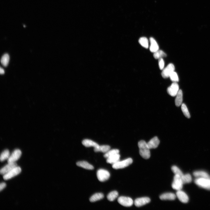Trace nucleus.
<instances>
[{
    "label": "nucleus",
    "mask_w": 210,
    "mask_h": 210,
    "mask_svg": "<svg viewBox=\"0 0 210 210\" xmlns=\"http://www.w3.org/2000/svg\"><path fill=\"white\" fill-rule=\"evenodd\" d=\"M139 149V153L143 158L147 160L150 157L151 154L150 149L148 147L147 143L143 140L139 141L138 143Z\"/></svg>",
    "instance_id": "nucleus-1"
},
{
    "label": "nucleus",
    "mask_w": 210,
    "mask_h": 210,
    "mask_svg": "<svg viewBox=\"0 0 210 210\" xmlns=\"http://www.w3.org/2000/svg\"><path fill=\"white\" fill-rule=\"evenodd\" d=\"M195 182L199 186L210 190V178H197Z\"/></svg>",
    "instance_id": "nucleus-2"
},
{
    "label": "nucleus",
    "mask_w": 210,
    "mask_h": 210,
    "mask_svg": "<svg viewBox=\"0 0 210 210\" xmlns=\"http://www.w3.org/2000/svg\"><path fill=\"white\" fill-rule=\"evenodd\" d=\"M97 176L98 180L101 182H104L108 180L110 177V174L107 170L100 169L97 172Z\"/></svg>",
    "instance_id": "nucleus-3"
},
{
    "label": "nucleus",
    "mask_w": 210,
    "mask_h": 210,
    "mask_svg": "<svg viewBox=\"0 0 210 210\" xmlns=\"http://www.w3.org/2000/svg\"><path fill=\"white\" fill-rule=\"evenodd\" d=\"M133 162L132 159L129 158L121 161H119L112 165V168L115 169H118L125 168L131 165Z\"/></svg>",
    "instance_id": "nucleus-4"
},
{
    "label": "nucleus",
    "mask_w": 210,
    "mask_h": 210,
    "mask_svg": "<svg viewBox=\"0 0 210 210\" xmlns=\"http://www.w3.org/2000/svg\"><path fill=\"white\" fill-rule=\"evenodd\" d=\"M181 177L178 175H175L172 186V188L177 191L181 190L183 184Z\"/></svg>",
    "instance_id": "nucleus-5"
},
{
    "label": "nucleus",
    "mask_w": 210,
    "mask_h": 210,
    "mask_svg": "<svg viewBox=\"0 0 210 210\" xmlns=\"http://www.w3.org/2000/svg\"><path fill=\"white\" fill-rule=\"evenodd\" d=\"M21 171V168L20 167L17 166L4 175L3 179L5 180L11 179L20 174Z\"/></svg>",
    "instance_id": "nucleus-6"
},
{
    "label": "nucleus",
    "mask_w": 210,
    "mask_h": 210,
    "mask_svg": "<svg viewBox=\"0 0 210 210\" xmlns=\"http://www.w3.org/2000/svg\"><path fill=\"white\" fill-rule=\"evenodd\" d=\"M175 67L174 65L170 63L163 69L162 75L164 78H167L170 77L171 75L174 71Z\"/></svg>",
    "instance_id": "nucleus-7"
},
{
    "label": "nucleus",
    "mask_w": 210,
    "mask_h": 210,
    "mask_svg": "<svg viewBox=\"0 0 210 210\" xmlns=\"http://www.w3.org/2000/svg\"><path fill=\"white\" fill-rule=\"evenodd\" d=\"M118 201L120 205L125 207H131L133 204V200L129 197H120L118 198Z\"/></svg>",
    "instance_id": "nucleus-8"
},
{
    "label": "nucleus",
    "mask_w": 210,
    "mask_h": 210,
    "mask_svg": "<svg viewBox=\"0 0 210 210\" xmlns=\"http://www.w3.org/2000/svg\"><path fill=\"white\" fill-rule=\"evenodd\" d=\"M179 86L177 82H173L167 89L168 94L170 96H176L179 91Z\"/></svg>",
    "instance_id": "nucleus-9"
},
{
    "label": "nucleus",
    "mask_w": 210,
    "mask_h": 210,
    "mask_svg": "<svg viewBox=\"0 0 210 210\" xmlns=\"http://www.w3.org/2000/svg\"><path fill=\"white\" fill-rule=\"evenodd\" d=\"M22 154L21 151L19 149L15 150L8 159V163L15 162L20 158Z\"/></svg>",
    "instance_id": "nucleus-10"
},
{
    "label": "nucleus",
    "mask_w": 210,
    "mask_h": 210,
    "mask_svg": "<svg viewBox=\"0 0 210 210\" xmlns=\"http://www.w3.org/2000/svg\"><path fill=\"white\" fill-rule=\"evenodd\" d=\"M151 201L150 199L148 197H145L136 199L135 201V205L137 207H139L144 205Z\"/></svg>",
    "instance_id": "nucleus-11"
},
{
    "label": "nucleus",
    "mask_w": 210,
    "mask_h": 210,
    "mask_svg": "<svg viewBox=\"0 0 210 210\" xmlns=\"http://www.w3.org/2000/svg\"><path fill=\"white\" fill-rule=\"evenodd\" d=\"M176 196L179 200L182 203H186L189 200L188 196L184 192L181 190L177 191Z\"/></svg>",
    "instance_id": "nucleus-12"
},
{
    "label": "nucleus",
    "mask_w": 210,
    "mask_h": 210,
    "mask_svg": "<svg viewBox=\"0 0 210 210\" xmlns=\"http://www.w3.org/2000/svg\"><path fill=\"white\" fill-rule=\"evenodd\" d=\"M17 166L15 162L9 163L1 169L0 172L1 174L5 175Z\"/></svg>",
    "instance_id": "nucleus-13"
},
{
    "label": "nucleus",
    "mask_w": 210,
    "mask_h": 210,
    "mask_svg": "<svg viewBox=\"0 0 210 210\" xmlns=\"http://www.w3.org/2000/svg\"><path fill=\"white\" fill-rule=\"evenodd\" d=\"M160 143L158 137L155 136L151 139L147 144L148 147L150 149L157 148L159 145Z\"/></svg>",
    "instance_id": "nucleus-14"
},
{
    "label": "nucleus",
    "mask_w": 210,
    "mask_h": 210,
    "mask_svg": "<svg viewBox=\"0 0 210 210\" xmlns=\"http://www.w3.org/2000/svg\"><path fill=\"white\" fill-rule=\"evenodd\" d=\"M83 145L86 147H93L94 149L98 148L99 145L95 142L89 139H85L82 142Z\"/></svg>",
    "instance_id": "nucleus-15"
},
{
    "label": "nucleus",
    "mask_w": 210,
    "mask_h": 210,
    "mask_svg": "<svg viewBox=\"0 0 210 210\" xmlns=\"http://www.w3.org/2000/svg\"><path fill=\"white\" fill-rule=\"evenodd\" d=\"M176 196L171 192H168L161 195L160 198L162 200H174L176 199Z\"/></svg>",
    "instance_id": "nucleus-16"
},
{
    "label": "nucleus",
    "mask_w": 210,
    "mask_h": 210,
    "mask_svg": "<svg viewBox=\"0 0 210 210\" xmlns=\"http://www.w3.org/2000/svg\"><path fill=\"white\" fill-rule=\"evenodd\" d=\"M150 51L154 52L159 50V46L155 40L153 38H150Z\"/></svg>",
    "instance_id": "nucleus-17"
},
{
    "label": "nucleus",
    "mask_w": 210,
    "mask_h": 210,
    "mask_svg": "<svg viewBox=\"0 0 210 210\" xmlns=\"http://www.w3.org/2000/svg\"><path fill=\"white\" fill-rule=\"evenodd\" d=\"M120 157L119 153L114 155L107 159V162L113 165L120 161Z\"/></svg>",
    "instance_id": "nucleus-18"
},
{
    "label": "nucleus",
    "mask_w": 210,
    "mask_h": 210,
    "mask_svg": "<svg viewBox=\"0 0 210 210\" xmlns=\"http://www.w3.org/2000/svg\"><path fill=\"white\" fill-rule=\"evenodd\" d=\"M193 175L197 178H210L209 174L204 171H196L194 172Z\"/></svg>",
    "instance_id": "nucleus-19"
},
{
    "label": "nucleus",
    "mask_w": 210,
    "mask_h": 210,
    "mask_svg": "<svg viewBox=\"0 0 210 210\" xmlns=\"http://www.w3.org/2000/svg\"><path fill=\"white\" fill-rule=\"evenodd\" d=\"M76 164L79 167L88 170H93L94 168L93 166L85 161H80L77 162Z\"/></svg>",
    "instance_id": "nucleus-20"
},
{
    "label": "nucleus",
    "mask_w": 210,
    "mask_h": 210,
    "mask_svg": "<svg viewBox=\"0 0 210 210\" xmlns=\"http://www.w3.org/2000/svg\"><path fill=\"white\" fill-rule=\"evenodd\" d=\"M175 99V104L176 106L179 107L182 104L183 101V93L181 90H179Z\"/></svg>",
    "instance_id": "nucleus-21"
},
{
    "label": "nucleus",
    "mask_w": 210,
    "mask_h": 210,
    "mask_svg": "<svg viewBox=\"0 0 210 210\" xmlns=\"http://www.w3.org/2000/svg\"><path fill=\"white\" fill-rule=\"evenodd\" d=\"M110 149V147L108 145L99 146L97 148L94 149L95 152H101L103 153H106Z\"/></svg>",
    "instance_id": "nucleus-22"
},
{
    "label": "nucleus",
    "mask_w": 210,
    "mask_h": 210,
    "mask_svg": "<svg viewBox=\"0 0 210 210\" xmlns=\"http://www.w3.org/2000/svg\"><path fill=\"white\" fill-rule=\"evenodd\" d=\"M104 197V195L101 193H97L93 195L90 198V200L91 202H94L102 199Z\"/></svg>",
    "instance_id": "nucleus-23"
},
{
    "label": "nucleus",
    "mask_w": 210,
    "mask_h": 210,
    "mask_svg": "<svg viewBox=\"0 0 210 210\" xmlns=\"http://www.w3.org/2000/svg\"><path fill=\"white\" fill-rule=\"evenodd\" d=\"M153 56L155 59H159L160 58L166 57L167 55L163 50H159L154 52Z\"/></svg>",
    "instance_id": "nucleus-24"
},
{
    "label": "nucleus",
    "mask_w": 210,
    "mask_h": 210,
    "mask_svg": "<svg viewBox=\"0 0 210 210\" xmlns=\"http://www.w3.org/2000/svg\"><path fill=\"white\" fill-rule=\"evenodd\" d=\"M118 193L116 191H114L110 192L108 195L107 198L110 201H114L118 197Z\"/></svg>",
    "instance_id": "nucleus-25"
},
{
    "label": "nucleus",
    "mask_w": 210,
    "mask_h": 210,
    "mask_svg": "<svg viewBox=\"0 0 210 210\" xmlns=\"http://www.w3.org/2000/svg\"><path fill=\"white\" fill-rule=\"evenodd\" d=\"M139 42L140 44L146 48L149 47V41L147 39L146 37H142L139 40Z\"/></svg>",
    "instance_id": "nucleus-26"
},
{
    "label": "nucleus",
    "mask_w": 210,
    "mask_h": 210,
    "mask_svg": "<svg viewBox=\"0 0 210 210\" xmlns=\"http://www.w3.org/2000/svg\"><path fill=\"white\" fill-rule=\"evenodd\" d=\"M10 152L9 150L6 149L1 154L0 160L2 162L8 160L10 156Z\"/></svg>",
    "instance_id": "nucleus-27"
},
{
    "label": "nucleus",
    "mask_w": 210,
    "mask_h": 210,
    "mask_svg": "<svg viewBox=\"0 0 210 210\" xmlns=\"http://www.w3.org/2000/svg\"><path fill=\"white\" fill-rule=\"evenodd\" d=\"M9 56L8 54H4L1 58V62L3 66L6 67L7 66L9 61Z\"/></svg>",
    "instance_id": "nucleus-28"
},
{
    "label": "nucleus",
    "mask_w": 210,
    "mask_h": 210,
    "mask_svg": "<svg viewBox=\"0 0 210 210\" xmlns=\"http://www.w3.org/2000/svg\"><path fill=\"white\" fill-rule=\"evenodd\" d=\"M119 151L118 149H113L109 150L107 153H105L104 155L105 158L107 159L108 157L114 155L119 153Z\"/></svg>",
    "instance_id": "nucleus-29"
},
{
    "label": "nucleus",
    "mask_w": 210,
    "mask_h": 210,
    "mask_svg": "<svg viewBox=\"0 0 210 210\" xmlns=\"http://www.w3.org/2000/svg\"><path fill=\"white\" fill-rule=\"evenodd\" d=\"M181 178L183 184L190 183L192 180L191 176L189 174H184Z\"/></svg>",
    "instance_id": "nucleus-30"
},
{
    "label": "nucleus",
    "mask_w": 210,
    "mask_h": 210,
    "mask_svg": "<svg viewBox=\"0 0 210 210\" xmlns=\"http://www.w3.org/2000/svg\"><path fill=\"white\" fill-rule=\"evenodd\" d=\"M171 170L175 175H178L182 178L184 175L181 170L177 166H173L171 168Z\"/></svg>",
    "instance_id": "nucleus-31"
},
{
    "label": "nucleus",
    "mask_w": 210,
    "mask_h": 210,
    "mask_svg": "<svg viewBox=\"0 0 210 210\" xmlns=\"http://www.w3.org/2000/svg\"><path fill=\"white\" fill-rule=\"evenodd\" d=\"M181 109L182 111L186 117L189 118L190 116L188 109L185 104L183 103L182 104Z\"/></svg>",
    "instance_id": "nucleus-32"
},
{
    "label": "nucleus",
    "mask_w": 210,
    "mask_h": 210,
    "mask_svg": "<svg viewBox=\"0 0 210 210\" xmlns=\"http://www.w3.org/2000/svg\"><path fill=\"white\" fill-rule=\"evenodd\" d=\"M170 77L171 80L174 82H177L179 81V79L177 74L174 72L170 75Z\"/></svg>",
    "instance_id": "nucleus-33"
},
{
    "label": "nucleus",
    "mask_w": 210,
    "mask_h": 210,
    "mask_svg": "<svg viewBox=\"0 0 210 210\" xmlns=\"http://www.w3.org/2000/svg\"><path fill=\"white\" fill-rule=\"evenodd\" d=\"M159 60V68L161 70H163L165 65V63L164 60L162 58H160Z\"/></svg>",
    "instance_id": "nucleus-34"
},
{
    "label": "nucleus",
    "mask_w": 210,
    "mask_h": 210,
    "mask_svg": "<svg viewBox=\"0 0 210 210\" xmlns=\"http://www.w3.org/2000/svg\"><path fill=\"white\" fill-rule=\"evenodd\" d=\"M6 186V184L5 183H2L0 185V190L1 191L3 190Z\"/></svg>",
    "instance_id": "nucleus-35"
},
{
    "label": "nucleus",
    "mask_w": 210,
    "mask_h": 210,
    "mask_svg": "<svg viewBox=\"0 0 210 210\" xmlns=\"http://www.w3.org/2000/svg\"><path fill=\"white\" fill-rule=\"evenodd\" d=\"M0 73L1 74H3L5 73L4 69L2 67H1V69H0Z\"/></svg>",
    "instance_id": "nucleus-36"
}]
</instances>
